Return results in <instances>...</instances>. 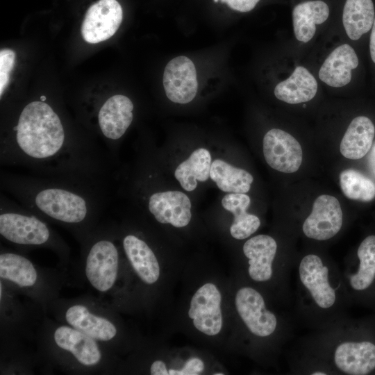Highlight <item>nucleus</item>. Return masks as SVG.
I'll return each instance as SVG.
<instances>
[{
	"mask_svg": "<svg viewBox=\"0 0 375 375\" xmlns=\"http://www.w3.org/2000/svg\"><path fill=\"white\" fill-rule=\"evenodd\" d=\"M191 206L189 197L180 191L155 192L147 199L148 211L157 222L177 228L190 223Z\"/></svg>",
	"mask_w": 375,
	"mask_h": 375,
	"instance_id": "obj_18",
	"label": "nucleus"
},
{
	"mask_svg": "<svg viewBox=\"0 0 375 375\" xmlns=\"http://www.w3.org/2000/svg\"><path fill=\"white\" fill-rule=\"evenodd\" d=\"M222 3H226L231 9L241 12H247L253 10L260 0H219Z\"/></svg>",
	"mask_w": 375,
	"mask_h": 375,
	"instance_id": "obj_31",
	"label": "nucleus"
},
{
	"mask_svg": "<svg viewBox=\"0 0 375 375\" xmlns=\"http://www.w3.org/2000/svg\"><path fill=\"white\" fill-rule=\"evenodd\" d=\"M294 268V310L304 326L322 330L348 317L352 304L338 265L322 253L310 251L296 258Z\"/></svg>",
	"mask_w": 375,
	"mask_h": 375,
	"instance_id": "obj_4",
	"label": "nucleus"
},
{
	"mask_svg": "<svg viewBox=\"0 0 375 375\" xmlns=\"http://www.w3.org/2000/svg\"><path fill=\"white\" fill-rule=\"evenodd\" d=\"M163 86L170 101L178 103L192 101L198 88L196 68L192 61L183 56L171 60L165 68Z\"/></svg>",
	"mask_w": 375,
	"mask_h": 375,
	"instance_id": "obj_17",
	"label": "nucleus"
},
{
	"mask_svg": "<svg viewBox=\"0 0 375 375\" xmlns=\"http://www.w3.org/2000/svg\"><path fill=\"white\" fill-rule=\"evenodd\" d=\"M247 259V274L256 283L269 284L279 300L290 306L293 300L290 287V274L296 258L279 252L277 241L272 236L260 234L248 239L243 245Z\"/></svg>",
	"mask_w": 375,
	"mask_h": 375,
	"instance_id": "obj_6",
	"label": "nucleus"
},
{
	"mask_svg": "<svg viewBox=\"0 0 375 375\" xmlns=\"http://www.w3.org/2000/svg\"><path fill=\"white\" fill-rule=\"evenodd\" d=\"M68 324L94 340L108 341L113 338L117 329L109 320L96 316L82 305L70 307L65 313Z\"/></svg>",
	"mask_w": 375,
	"mask_h": 375,
	"instance_id": "obj_24",
	"label": "nucleus"
},
{
	"mask_svg": "<svg viewBox=\"0 0 375 375\" xmlns=\"http://www.w3.org/2000/svg\"><path fill=\"white\" fill-rule=\"evenodd\" d=\"M1 165L20 166L36 176L104 188L109 163L101 147L68 131L46 101L24 106L1 141Z\"/></svg>",
	"mask_w": 375,
	"mask_h": 375,
	"instance_id": "obj_1",
	"label": "nucleus"
},
{
	"mask_svg": "<svg viewBox=\"0 0 375 375\" xmlns=\"http://www.w3.org/2000/svg\"><path fill=\"white\" fill-rule=\"evenodd\" d=\"M343 194L349 199L369 202L375 197V183L354 169L343 170L339 176Z\"/></svg>",
	"mask_w": 375,
	"mask_h": 375,
	"instance_id": "obj_28",
	"label": "nucleus"
},
{
	"mask_svg": "<svg viewBox=\"0 0 375 375\" xmlns=\"http://www.w3.org/2000/svg\"><path fill=\"white\" fill-rule=\"evenodd\" d=\"M204 370V364L201 360L193 358L187 361L180 370L170 369L169 375H198Z\"/></svg>",
	"mask_w": 375,
	"mask_h": 375,
	"instance_id": "obj_30",
	"label": "nucleus"
},
{
	"mask_svg": "<svg viewBox=\"0 0 375 375\" xmlns=\"http://www.w3.org/2000/svg\"><path fill=\"white\" fill-rule=\"evenodd\" d=\"M1 188L35 214L68 225H82L104 204V188L91 184L1 172Z\"/></svg>",
	"mask_w": 375,
	"mask_h": 375,
	"instance_id": "obj_3",
	"label": "nucleus"
},
{
	"mask_svg": "<svg viewBox=\"0 0 375 375\" xmlns=\"http://www.w3.org/2000/svg\"><path fill=\"white\" fill-rule=\"evenodd\" d=\"M0 276L20 287H29L35 284L38 276L29 260L21 255L4 253L0 256Z\"/></svg>",
	"mask_w": 375,
	"mask_h": 375,
	"instance_id": "obj_27",
	"label": "nucleus"
},
{
	"mask_svg": "<svg viewBox=\"0 0 375 375\" xmlns=\"http://www.w3.org/2000/svg\"><path fill=\"white\" fill-rule=\"evenodd\" d=\"M134 106L126 96L115 94L107 99L97 113L99 131L106 140L108 150L125 134L133 119Z\"/></svg>",
	"mask_w": 375,
	"mask_h": 375,
	"instance_id": "obj_15",
	"label": "nucleus"
},
{
	"mask_svg": "<svg viewBox=\"0 0 375 375\" xmlns=\"http://www.w3.org/2000/svg\"><path fill=\"white\" fill-rule=\"evenodd\" d=\"M280 64L278 78L273 86L274 96L286 104L306 108L323 88L307 64L305 55L294 47L291 40L287 42Z\"/></svg>",
	"mask_w": 375,
	"mask_h": 375,
	"instance_id": "obj_8",
	"label": "nucleus"
},
{
	"mask_svg": "<svg viewBox=\"0 0 375 375\" xmlns=\"http://www.w3.org/2000/svg\"><path fill=\"white\" fill-rule=\"evenodd\" d=\"M210 177L219 190L230 193L249 192L253 181V176L245 169L235 167L220 159L212 162Z\"/></svg>",
	"mask_w": 375,
	"mask_h": 375,
	"instance_id": "obj_26",
	"label": "nucleus"
},
{
	"mask_svg": "<svg viewBox=\"0 0 375 375\" xmlns=\"http://www.w3.org/2000/svg\"><path fill=\"white\" fill-rule=\"evenodd\" d=\"M374 17L372 0H345L340 23L331 28L355 43L370 32Z\"/></svg>",
	"mask_w": 375,
	"mask_h": 375,
	"instance_id": "obj_19",
	"label": "nucleus"
},
{
	"mask_svg": "<svg viewBox=\"0 0 375 375\" xmlns=\"http://www.w3.org/2000/svg\"><path fill=\"white\" fill-rule=\"evenodd\" d=\"M343 212L338 200L333 196L322 194L313 203L311 212L301 226L306 238L325 242L335 238L342 230Z\"/></svg>",
	"mask_w": 375,
	"mask_h": 375,
	"instance_id": "obj_11",
	"label": "nucleus"
},
{
	"mask_svg": "<svg viewBox=\"0 0 375 375\" xmlns=\"http://www.w3.org/2000/svg\"><path fill=\"white\" fill-rule=\"evenodd\" d=\"M118 262V251L111 240L101 238L94 242L85 265V274L91 285L101 292L110 289L117 278Z\"/></svg>",
	"mask_w": 375,
	"mask_h": 375,
	"instance_id": "obj_13",
	"label": "nucleus"
},
{
	"mask_svg": "<svg viewBox=\"0 0 375 375\" xmlns=\"http://www.w3.org/2000/svg\"><path fill=\"white\" fill-rule=\"evenodd\" d=\"M235 306L245 328L253 338L269 340L278 350L292 338L290 317L268 309L264 296L255 288H240L235 294Z\"/></svg>",
	"mask_w": 375,
	"mask_h": 375,
	"instance_id": "obj_7",
	"label": "nucleus"
},
{
	"mask_svg": "<svg viewBox=\"0 0 375 375\" xmlns=\"http://www.w3.org/2000/svg\"><path fill=\"white\" fill-rule=\"evenodd\" d=\"M375 135V126L365 115L351 119L342 138L340 150L342 155L351 160H358L369 153Z\"/></svg>",
	"mask_w": 375,
	"mask_h": 375,
	"instance_id": "obj_20",
	"label": "nucleus"
},
{
	"mask_svg": "<svg viewBox=\"0 0 375 375\" xmlns=\"http://www.w3.org/2000/svg\"><path fill=\"white\" fill-rule=\"evenodd\" d=\"M223 374H222V373H216V374H215V375H223Z\"/></svg>",
	"mask_w": 375,
	"mask_h": 375,
	"instance_id": "obj_36",
	"label": "nucleus"
},
{
	"mask_svg": "<svg viewBox=\"0 0 375 375\" xmlns=\"http://www.w3.org/2000/svg\"><path fill=\"white\" fill-rule=\"evenodd\" d=\"M290 372L309 375H375V315L349 316L301 340Z\"/></svg>",
	"mask_w": 375,
	"mask_h": 375,
	"instance_id": "obj_2",
	"label": "nucleus"
},
{
	"mask_svg": "<svg viewBox=\"0 0 375 375\" xmlns=\"http://www.w3.org/2000/svg\"><path fill=\"white\" fill-rule=\"evenodd\" d=\"M53 338L59 347L70 351L84 365H94L101 360L94 339L76 328L60 326L55 331Z\"/></svg>",
	"mask_w": 375,
	"mask_h": 375,
	"instance_id": "obj_21",
	"label": "nucleus"
},
{
	"mask_svg": "<svg viewBox=\"0 0 375 375\" xmlns=\"http://www.w3.org/2000/svg\"><path fill=\"white\" fill-rule=\"evenodd\" d=\"M123 247L140 279L148 284L156 282L160 276V267L149 246L137 236L128 234L123 239Z\"/></svg>",
	"mask_w": 375,
	"mask_h": 375,
	"instance_id": "obj_22",
	"label": "nucleus"
},
{
	"mask_svg": "<svg viewBox=\"0 0 375 375\" xmlns=\"http://www.w3.org/2000/svg\"><path fill=\"white\" fill-rule=\"evenodd\" d=\"M368 156V165L369 169L375 177V142L373 143Z\"/></svg>",
	"mask_w": 375,
	"mask_h": 375,
	"instance_id": "obj_34",
	"label": "nucleus"
},
{
	"mask_svg": "<svg viewBox=\"0 0 375 375\" xmlns=\"http://www.w3.org/2000/svg\"><path fill=\"white\" fill-rule=\"evenodd\" d=\"M250 203V197L244 193H229L222 200L224 208L234 216L230 233L235 239L244 240L250 237L260 226L259 217L247 211Z\"/></svg>",
	"mask_w": 375,
	"mask_h": 375,
	"instance_id": "obj_23",
	"label": "nucleus"
},
{
	"mask_svg": "<svg viewBox=\"0 0 375 375\" xmlns=\"http://www.w3.org/2000/svg\"><path fill=\"white\" fill-rule=\"evenodd\" d=\"M369 41V49L371 60L374 64H375V17L373 22L372 27L370 31Z\"/></svg>",
	"mask_w": 375,
	"mask_h": 375,
	"instance_id": "obj_33",
	"label": "nucleus"
},
{
	"mask_svg": "<svg viewBox=\"0 0 375 375\" xmlns=\"http://www.w3.org/2000/svg\"><path fill=\"white\" fill-rule=\"evenodd\" d=\"M215 3L218 2L219 0H213Z\"/></svg>",
	"mask_w": 375,
	"mask_h": 375,
	"instance_id": "obj_37",
	"label": "nucleus"
},
{
	"mask_svg": "<svg viewBox=\"0 0 375 375\" xmlns=\"http://www.w3.org/2000/svg\"><path fill=\"white\" fill-rule=\"evenodd\" d=\"M211 164L209 151L204 148L197 149L176 167L174 176L185 190L193 191L197 186V181L204 182L208 179Z\"/></svg>",
	"mask_w": 375,
	"mask_h": 375,
	"instance_id": "obj_25",
	"label": "nucleus"
},
{
	"mask_svg": "<svg viewBox=\"0 0 375 375\" xmlns=\"http://www.w3.org/2000/svg\"><path fill=\"white\" fill-rule=\"evenodd\" d=\"M221 294L217 287L208 283L192 297L188 315L194 327L208 335L218 334L222 326Z\"/></svg>",
	"mask_w": 375,
	"mask_h": 375,
	"instance_id": "obj_16",
	"label": "nucleus"
},
{
	"mask_svg": "<svg viewBox=\"0 0 375 375\" xmlns=\"http://www.w3.org/2000/svg\"><path fill=\"white\" fill-rule=\"evenodd\" d=\"M150 372L152 375H169L165 364L161 360H156L152 363Z\"/></svg>",
	"mask_w": 375,
	"mask_h": 375,
	"instance_id": "obj_32",
	"label": "nucleus"
},
{
	"mask_svg": "<svg viewBox=\"0 0 375 375\" xmlns=\"http://www.w3.org/2000/svg\"><path fill=\"white\" fill-rule=\"evenodd\" d=\"M342 274L352 306L375 310V234L363 238Z\"/></svg>",
	"mask_w": 375,
	"mask_h": 375,
	"instance_id": "obj_9",
	"label": "nucleus"
},
{
	"mask_svg": "<svg viewBox=\"0 0 375 375\" xmlns=\"http://www.w3.org/2000/svg\"><path fill=\"white\" fill-rule=\"evenodd\" d=\"M15 61V52L10 49L0 51V97L1 98L10 79Z\"/></svg>",
	"mask_w": 375,
	"mask_h": 375,
	"instance_id": "obj_29",
	"label": "nucleus"
},
{
	"mask_svg": "<svg viewBox=\"0 0 375 375\" xmlns=\"http://www.w3.org/2000/svg\"><path fill=\"white\" fill-rule=\"evenodd\" d=\"M263 154L267 163L283 173L297 172L302 162L301 144L290 133L277 128L269 130L263 138Z\"/></svg>",
	"mask_w": 375,
	"mask_h": 375,
	"instance_id": "obj_12",
	"label": "nucleus"
},
{
	"mask_svg": "<svg viewBox=\"0 0 375 375\" xmlns=\"http://www.w3.org/2000/svg\"><path fill=\"white\" fill-rule=\"evenodd\" d=\"M40 98V100L42 101H46L47 99L45 95H42Z\"/></svg>",
	"mask_w": 375,
	"mask_h": 375,
	"instance_id": "obj_35",
	"label": "nucleus"
},
{
	"mask_svg": "<svg viewBox=\"0 0 375 375\" xmlns=\"http://www.w3.org/2000/svg\"><path fill=\"white\" fill-rule=\"evenodd\" d=\"M19 206L1 194V236L17 244L42 245L49 242L51 233L47 224L35 213Z\"/></svg>",
	"mask_w": 375,
	"mask_h": 375,
	"instance_id": "obj_10",
	"label": "nucleus"
},
{
	"mask_svg": "<svg viewBox=\"0 0 375 375\" xmlns=\"http://www.w3.org/2000/svg\"><path fill=\"white\" fill-rule=\"evenodd\" d=\"M323 90L344 92L351 88L360 65L353 43L330 28L305 55Z\"/></svg>",
	"mask_w": 375,
	"mask_h": 375,
	"instance_id": "obj_5",
	"label": "nucleus"
},
{
	"mask_svg": "<svg viewBox=\"0 0 375 375\" xmlns=\"http://www.w3.org/2000/svg\"><path fill=\"white\" fill-rule=\"evenodd\" d=\"M123 18L117 0H99L87 10L81 26L85 42L96 44L110 38L119 28Z\"/></svg>",
	"mask_w": 375,
	"mask_h": 375,
	"instance_id": "obj_14",
	"label": "nucleus"
}]
</instances>
